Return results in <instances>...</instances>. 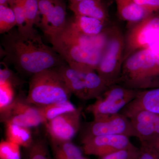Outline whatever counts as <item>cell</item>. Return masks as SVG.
<instances>
[{"label": "cell", "mask_w": 159, "mask_h": 159, "mask_svg": "<svg viewBox=\"0 0 159 159\" xmlns=\"http://www.w3.org/2000/svg\"><path fill=\"white\" fill-rule=\"evenodd\" d=\"M3 62L11 65L18 72L30 76L67 64L53 47L45 44L34 29L20 32L13 29L1 40Z\"/></svg>", "instance_id": "1"}, {"label": "cell", "mask_w": 159, "mask_h": 159, "mask_svg": "<svg viewBox=\"0 0 159 159\" xmlns=\"http://www.w3.org/2000/svg\"><path fill=\"white\" fill-rule=\"evenodd\" d=\"M117 84L137 90L159 88V66L150 49L137 51L124 60Z\"/></svg>", "instance_id": "2"}, {"label": "cell", "mask_w": 159, "mask_h": 159, "mask_svg": "<svg viewBox=\"0 0 159 159\" xmlns=\"http://www.w3.org/2000/svg\"><path fill=\"white\" fill-rule=\"evenodd\" d=\"M72 94L57 68H54L31 77L26 100L32 105L42 107L68 101Z\"/></svg>", "instance_id": "3"}, {"label": "cell", "mask_w": 159, "mask_h": 159, "mask_svg": "<svg viewBox=\"0 0 159 159\" xmlns=\"http://www.w3.org/2000/svg\"><path fill=\"white\" fill-rule=\"evenodd\" d=\"M125 37L117 26L109 28L108 39L96 72L108 87L117 84L124 62Z\"/></svg>", "instance_id": "4"}, {"label": "cell", "mask_w": 159, "mask_h": 159, "mask_svg": "<svg viewBox=\"0 0 159 159\" xmlns=\"http://www.w3.org/2000/svg\"><path fill=\"white\" fill-rule=\"evenodd\" d=\"M139 91L120 84H113L89 106L86 110L93 115L94 119H104L119 113L135 98Z\"/></svg>", "instance_id": "5"}, {"label": "cell", "mask_w": 159, "mask_h": 159, "mask_svg": "<svg viewBox=\"0 0 159 159\" xmlns=\"http://www.w3.org/2000/svg\"><path fill=\"white\" fill-rule=\"evenodd\" d=\"M52 47L71 68L83 74L96 71L103 51L75 44L50 39Z\"/></svg>", "instance_id": "6"}, {"label": "cell", "mask_w": 159, "mask_h": 159, "mask_svg": "<svg viewBox=\"0 0 159 159\" xmlns=\"http://www.w3.org/2000/svg\"><path fill=\"white\" fill-rule=\"evenodd\" d=\"M159 37V12L134 24L125 37L124 59L149 47Z\"/></svg>", "instance_id": "7"}, {"label": "cell", "mask_w": 159, "mask_h": 159, "mask_svg": "<svg viewBox=\"0 0 159 159\" xmlns=\"http://www.w3.org/2000/svg\"><path fill=\"white\" fill-rule=\"evenodd\" d=\"M106 135H122L135 137L130 119L121 113L104 119H94L82 130V140Z\"/></svg>", "instance_id": "8"}, {"label": "cell", "mask_w": 159, "mask_h": 159, "mask_svg": "<svg viewBox=\"0 0 159 159\" xmlns=\"http://www.w3.org/2000/svg\"><path fill=\"white\" fill-rule=\"evenodd\" d=\"M41 19L39 27L49 39L60 33L66 22L65 0H37Z\"/></svg>", "instance_id": "9"}, {"label": "cell", "mask_w": 159, "mask_h": 159, "mask_svg": "<svg viewBox=\"0 0 159 159\" xmlns=\"http://www.w3.org/2000/svg\"><path fill=\"white\" fill-rule=\"evenodd\" d=\"M17 98L8 109L1 114L2 120L27 127H37L45 123L40 108L25 100Z\"/></svg>", "instance_id": "10"}, {"label": "cell", "mask_w": 159, "mask_h": 159, "mask_svg": "<svg viewBox=\"0 0 159 159\" xmlns=\"http://www.w3.org/2000/svg\"><path fill=\"white\" fill-rule=\"evenodd\" d=\"M129 137L122 135L98 136L81 140L83 150L86 155L102 157L133 145Z\"/></svg>", "instance_id": "11"}, {"label": "cell", "mask_w": 159, "mask_h": 159, "mask_svg": "<svg viewBox=\"0 0 159 159\" xmlns=\"http://www.w3.org/2000/svg\"><path fill=\"white\" fill-rule=\"evenodd\" d=\"M82 110V107H78L75 111L62 114L46 123L51 141H71L74 138L80 128Z\"/></svg>", "instance_id": "12"}, {"label": "cell", "mask_w": 159, "mask_h": 159, "mask_svg": "<svg viewBox=\"0 0 159 159\" xmlns=\"http://www.w3.org/2000/svg\"><path fill=\"white\" fill-rule=\"evenodd\" d=\"M109 28L104 32L96 36H89L78 32L66 22L60 33L49 39H55L70 43L75 44L88 48L104 51L108 39Z\"/></svg>", "instance_id": "13"}, {"label": "cell", "mask_w": 159, "mask_h": 159, "mask_svg": "<svg viewBox=\"0 0 159 159\" xmlns=\"http://www.w3.org/2000/svg\"><path fill=\"white\" fill-rule=\"evenodd\" d=\"M135 137L140 142H147L159 136V114L146 111L135 113L129 117Z\"/></svg>", "instance_id": "14"}, {"label": "cell", "mask_w": 159, "mask_h": 159, "mask_svg": "<svg viewBox=\"0 0 159 159\" xmlns=\"http://www.w3.org/2000/svg\"><path fill=\"white\" fill-rule=\"evenodd\" d=\"M141 111L159 114V88L139 90L135 98L120 113L129 118Z\"/></svg>", "instance_id": "15"}, {"label": "cell", "mask_w": 159, "mask_h": 159, "mask_svg": "<svg viewBox=\"0 0 159 159\" xmlns=\"http://www.w3.org/2000/svg\"><path fill=\"white\" fill-rule=\"evenodd\" d=\"M69 8L74 15L94 18L107 22L108 11L102 1L99 0H81L69 3Z\"/></svg>", "instance_id": "16"}, {"label": "cell", "mask_w": 159, "mask_h": 159, "mask_svg": "<svg viewBox=\"0 0 159 159\" xmlns=\"http://www.w3.org/2000/svg\"><path fill=\"white\" fill-rule=\"evenodd\" d=\"M66 23L78 32L89 36L99 35L107 29L106 22L82 16L74 15L67 20Z\"/></svg>", "instance_id": "17"}, {"label": "cell", "mask_w": 159, "mask_h": 159, "mask_svg": "<svg viewBox=\"0 0 159 159\" xmlns=\"http://www.w3.org/2000/svg\"><path fill=\"white\" fill-rule=\"evenodd\" d=\"M56 68L72 93L80 99L86 100L83 73L71 68L67 64Z\"/></svg>", "instance_id": "18"}, {"label": "cell", "mask_w": 159, "mask_h": 159, "mask_svg": "<svg viewBox=\"0 0 159 159\" xmlns=\"http://www.w3.org/2000/svg\"><path fill=\"white\" fill-rule=\"evenodd\" d=\"M119 17L123 20L135 24L153 14L145 7L137 5L131 0H115Z\"/></svg>", "instance_id": "19"}, {"label": "cell", "mask_w": 159, "mask_h": 159, "mask_svg": "<svg viewBox=\"0 0 159 159\" xmlns=\"http://www.w3.org/2000/svg\"><path fill=\"white\" fill-rule=\"evenodd\" d=\"M29 129L11 122H6L7 140L20 146L29 148L33 142Z\"/></svg>", "instance_id": "20"}, {"label": "cell", "mask_w": 159, "mask_h": 159, "mask_svg": "<svg viewBox=\"0 0 159 159\" xmlns=\"http://www.w3.org/2000/svg\"><path fill=\"white\" fill-rule=\"evenodd\" d=\"M96 72L92 71L84 74L86 100L97 99L108 88V86Z\"/></svg>", "instance_id": "21"}, {"label": "cell", "mask_w": 159, "mask_h": 159, "mask_svg": "<svg viewBox=\"0 0 159 159\" xmlns=\"http://www.w3.org/2000/svg\"><path fill=\"white\" fill-rule=\"evenodd\" d=\"M39 107L44 119V124L58 116L69 112L73 111L77 108L70 100L56 102Z\"/></svg>", "instance_id": "22"}, {"label": "cell", "mask_w": 159, "mask_h": 159, "mask_svg": "<svg viewBox=\"0 0 159 159\" xmlns=\"http://www.w3.org/2000/svg\"><path fill=\"white\" fill-rule=\"evenodd\" d=\"M53 152L59 153L70 159H77L83 157L80 148L71 141L56 142L52 141Z\"/></svg>", "instance_id": "23"}, {"label": "cell", "mask_w": 159, "mask_h": 159, "mask_svg": "<svg viewBox=\"0 0 159 159\" xmlns=\"http://www.w3.org/2000/svg\"><path fill=\"white\" fill-rule=\"evenodd\" d=\"M16 18L9 5H0V33L5 34L16 26Z\"/></svg>", "instance_id": "24"}, {"label": "cell", "mask_w": 159, "mask_h": 159, "mask_svg": "<svg viewBox=\"0 0 159 159\" xmlns=\"http://www.w3.org/2000/svg\"><path fill=\"white\" fill-rule=\"evenodd\" d=\"M23 2L29 29H34L35 25H39L41 19L37 0H23Z\"/></svg>", "instance_id": "25"}, {"label": "cell", "mask_w": 159, "mask_h": 159, "mask_svg": "<svg viewBox=\"0 0 159 159\" xmlns=\"http://www.w3.org/2000/svg\"><path fill=\"white\" fill-rule=\"evenodd\" d=\"M9 6L13 10L16 18L17 30L20 32L29 31L32 29H29L27 24L25 14V8L23 0H11Z\"/></svg>", "instance_id": "26"}, {"label": "cell", "mask_w": 159, "mask_h": 159, "mask_svg": "<svg viewBox=\"0 0 159 159\" xmlns=\"http://www.w3.org/2000/svg\"><path fill=\"white\" fill-rule=\"evenodd\" d=\"M14 87L9 83L0 82V111H6L14 102Z\"/></svg>", "instance_id": "27"}, {"label": "cell", "mask_w": 159, "mask_h": 159, "mask_svg": "<svg viewBox=\"0 0 159 159\" xmlns=\"http://www.w3.org/2000/svg\"><path fill=\"white\" fill-rule=\"evenodd\" d=\"M0 159H21L20 146L9 140L0 143Z\"/></svg>", "instance_id": "28"}, {"label": "cell", "mask_w": 159, "mask_h": 159, "mask_svg": "<svg viewBox=\"0 0 159 159\" xmlns=\"http://www.w3.org/2000/svg\"><path fill=\"white\" fill-rule=\"evenodd\" d=\"M29 148L28 159H49L48 147L43 139L33 141Z\"/></svg>", "instance_id": "29"}, {"label": "cell", "mask_w": 159, "mask_h": 159, "mask_svg": "<svg viewBox=\"0 0 159 159\" xmlns=\"http://www.w3.org/2000/svg\"><path fill=\"white\" fill-rule=\"evenodd\" d=\"M139 152V148L133 145L129 148L102 157L100 159H137Z\"/></svg>", "instance_id": "30"}, {"label": "cell", "mask_w": 159, "mask_h": 159, "mask_svg": "<svg viewBox=\"0 0 159 159\" xmlns=\"http://www.w3.org/2000/svg\"><path fill=\"white\" fill-rule=\"evenodd\" d=\"M137 159H159V152L146 142H141Z\"/></svg>", "instance_id": "31"}, {"label": "cell", "mask_w": 159, "mask_h": 159, "mask_svg": "<svg viewBox=\"0 0 159 159\" xmlns=\"http://www.w3.org/2000/svg\"><path fill=\"white\" fill-rule=\"evenodd\" d=\"M4 67L0 71V82L9 83L12 86H16L20 84V80L12 73V71L8 67L7 65L2 62Z\"/></svg>", "instance_id": "32"}, {"label": "cell", "mask_w": 159, "mask_h": 159, "mask_svg": "<svg viewBox=\"0 0 159 159\" xmlns=\"http://www.w3.org/2000/svg\"><path fill=\"white\" fill-rule=\"evenodd\" d=\"M146 9L151 13L159 12V0H146Z\"/></svg>", "instance_id": "33"}, {"label": "cell", "mask_w": 159, "mask_h": 159, "mask_svg": "<svg viewBox=\"0 0 159 159\" xmlns=\"http://www.w3.org/2000/svg\"><path fill=\"white\" fill-rule=\"evenodd\" d=\"M148 48L150 49L157 64L159 66V37Z\"/></svg>", "instance_id": "34"}, {"label": "cell", "mask_w": 159, "mask_h": 159, "mask_svg": "<svg viewBox=\"0 0 159 159\" xmlns=\"http://www.w3.org/2000/svg\"><path fill=\"white\" fill-rule=\"evenodd\" d=\"M145 142L148 143V145L153 147L158 152H159V136L149 140V141Z\"/></svg>", "instance_id": "35"}, {"label": "cell", "mask_w": 159, "mask_h": 159, "mask_svg": "<svg viewBox=\"0 0 159 159\" xmlns=\"http://www.w3.org/2000/svg\"><path fill=\"white\" fill-rule=\"evenodd\" d=\"M54 159H89L84 157L77 159L69 158L63 156L61 155L59 153H56V152H54Z\"/></svg>", "instance_id": "36"}, {"label": "cell", "mask_w": 159, "mask_h": 159, "mask_svg": "<svg viewBox=\"0 0 159 159\" xmlns=\"http://www.w3.org/2000/svg\"><path fill=\"white\" fill-rule=\"evenodd\" d=\"M137 5L145 7L146 6V0H131ZM146 8V7H145Z\"/></svg>", "instance_id": "37"}, {"label": "cell", "mask_w": 159, "mask_h": 159, "mask_svg": "<svg viewBox=\"0 0 159 159\" xmlns=\"http://www.w3.org/2000/svg\"><path fill=\"white\" fill-rule=\"evenodd\" d=\"M11 0H0V5H9Z\"/></svg>", "instance_id": "38"}, {"label": "cell", "mask_w": 159, "mask_h": 159, "mask_svg": "<svg viewBox=\"0 0 159 159\" xmlns=\"http://www.w3.org/2000/svg\"><path fill=\"white\" fill-rule=\"evenodd\" d=\"M69 3H74L76 2H79V1H81V0H69ZM99 1H103L104 0H99Z\"/></svg>", "instance_id": "39"}]
</instances>
